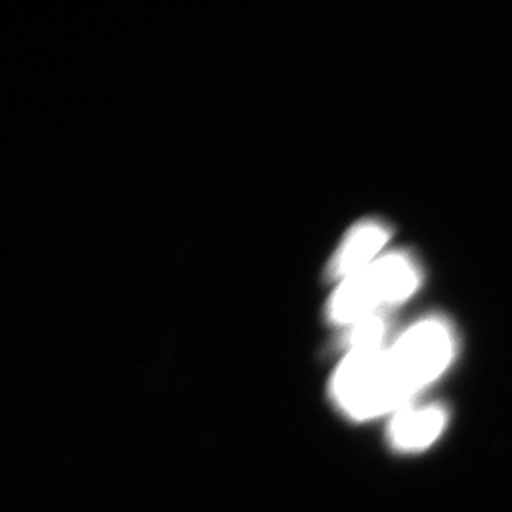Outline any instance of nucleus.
Listing matches in <instances>:
<instances>
[{
    "label": "nucleus",
    "instance_id": "obj_1",
    "mask_svg": "<svg viewBox=\"0 0 512 512\" xmlns=\"http://www.w3.org/2000/svg\"><path fill=\"white\" fill-rule=\"evenodd\" d=\"M420 269L406 254H388L343 281L330 300V320L357 325L377 317L378 310L411 297L420 285Z\"/></svg>",
    "mask_w": 512,
    "mask_h": 512
},
{
    "label": "nucleus",
    "instance_id": "obj_2",
    "mask_svg": "<svg viewBox=\"0 0 512 512\" xmlns=\"http://www.w3.org/2000/svg\"><path fill=\"white\" fill-rule=\"evenodd\" d=\"M332 390L340 408L357 420L401 410L408 401L393 370L390 352L383 347L350 348L335 372Z\"/></svg>",
    "mask_w": 512,
    "mask_h": 512
},
{
    "label": "nucleus",
    "instance_id": "obj_3",
    "mask_svg": "<svg viewBox=\"0 0 512 512\" xmlns=\"http://www.w3.org/2000/svg\"><path fill=\"white\" fill-rule=\"evenodd\" d=\"M388 352L398 382L410 398L448 368L455 353V337L445 320L431 317L406 330Z\"/></svg>",
    "mask_w": 512,
    "mask_h": 512
},
{
    "label": "nucleus",
    "instance_id": "obj_4",
    "mask_svg": "<svg viewBox=\"0 0 512 512\" xmlns=\"http://www.w3.org/2000/svg\"><path fill=\"white\" fill-rule=\"evenodd\" d=\"M388 241H390V231L385 224L377 221L358 224L348 232L342 246L335 252L330 264V274L342 282L347 281L378 261L380 259L378 252L387 246Z\"/></svg>",
    "mask_w": 512,
    "mask_h": 512
},
{
    "label": "nucleus",
    "instance_id": "obj_5",
    "mask_svg": "<svg viewBox=\"0 0 512 512\" xmlns=\"http://www.w3.org/2000/svg\"><path fill=\"white\" fill-rule=\"evenodd\" d=\"M445 425V411L440 406H406L393 418L390 440L401 451L423 450L440 436Z\"/></svg>",
    "mask_w": 512,
    "mask_h": 512
}]
</instances>
